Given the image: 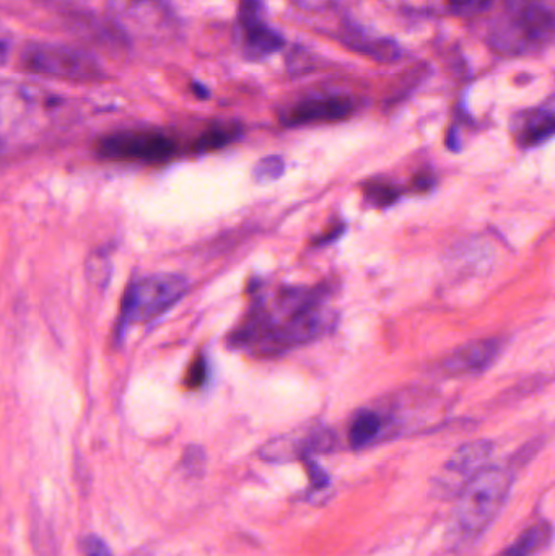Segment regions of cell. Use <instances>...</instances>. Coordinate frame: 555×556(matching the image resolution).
Returning a JSON list of instances; mask_svg holds the SVG:
<instances>
[{"label": "cell", "instance_id": "cell-1", "mask_svg": "<svg viewBox=\"0 0 555 556\" xmlns=\"http://www.w3.org/2000/svg\"><path fill=\"white\" fill-rule=\"evenodd\" d=\"M554 25L553 0H505L489 39L501 54L527 55L553 42Z\"/></svg>", "mask_w": 555, "mask_h": 556}, {"label": "cell", "instance_id": "cell-2", "mask_svg": "<svg viewBox=\"0 0 555 556\" xmlns=\"http://www.w3.org/2000/svg\"><path fill=\"white\" fill-rule=\"evenodd\" d=\"M514 476L504 467L484 466L466 483L459 496L458 521L468 535L482 534L497 518L510 495Z\"/></svg>", "mask_w": 555, "mask_h": 556}, {"label": "cell", "instance_id": "cell-3", "mask_svg": "<svg viewBox=\"0 0 555 556\" xmlns=\"http://www.w3.org/2000/svg\"><path fill=\"white\" fill-rule=\"evenodd\" d=\"M188 291V281L176 274H159L134 281L121 309L123 327L139 326L162 316Z\"/></svg>", "mask_w": 555, "mask_h": 556}, {"label": "cell", "instance_id": "cell-4", "mask_svg": "<svg viewBox=\"0 0 555 556\" xmlns=\"http://www.w3.org/2000/svg\"><path fill=\"white\" fill-rule=\"evenodd\" d=\"M23 68L42 77L71 81H93L103 77V68L87 52L71 46L35 42L20 58Z\"/></svg>", "mask_w": 555, "mask_h": 556}, {"label": "cell", "instance_id": "cell-5", "mask_svg": "<svg viewBox=\"0 0 555 556\" xmlns=\"http://www.w3.org/2000/svg\"><path fill=\"white\" fill-rule=\"evenodd\" d=\"M238 38L244 59L251 62L266 61L286 46L283 36L267 20L264 0H241Z\"/></svg>", "mask_w": 555, "mask_h": 556}, {"label": "cell", "instance_id": "cell-6", "mask_svg": "<svg viewBox=\"0 0 555 556\" xmlns=\"http://www.w3.org/2000/svg\"><path fill=\"white\" fill-rule=\"evenodd\" d=\"M492 450L494 446L491 441H471V443L463 444L443 466L439 480L436 482L437 495L450 496L462 492L468 480L485 466Z\"/></svg>", "mask_w": 555, "mask_h": 556}, {"label": "cell", "instance_id": "cell-7", "mask_svg": "<svg viewBox=\"0 0 555 556\" xmlns=\"http://www.w3.org/2000/svg\"><path fill=\"white\" fill-rule=\"evenodd\" d=\"M355 111V103L348 94H323L306 98L283 111L286 126H306L316 123H336L345 119Z\"/></svg>", "mask_w": 555, "mask_h": 556}, {"label": "cell", "instance_id": "cell-8", "mask_svg": "<svg viewBox=\"0 0 555 556\" xmlns=\"http://www.w3.org/2000/svg\"><path fill=\"white\" fill-rule=\"evenodd\" d=\"M175 152V143L162 134L130 132L108 139L104 153L119 159L165 160Z\"/></svg>", "mask_w": 555, "mask_h": 556}, {"label": "cell", "instance_id": "cell-9", "mask_svg": "<svg viewBox=\"0 0 555 556\" xmlns=\"http://www.w3.org/2000/svg\"><path fill=\"white\" fill-rule=\"evenodd\" d=\"M499 355H501V342L491 339L478 340L455 350L443 362V369L449 375H472V372L488 369Z\"/></svg>", "mask_w": 555, "mask_h": 556}, {"label": "cell", "instance_id": "cell-10", "mask_svg": "<svg viewBox=\"0 0 555 556\" xmlns=\"http://www.w3.org/2000/svg\"><path fill=\"white\" fill-rule=\"evenodd\" d=\"M512 127L521 147L531 149L547 142L554 134L553 103L518 113Z\"/></svg>", "mask_w": 555, "mask_h": 556}, {"label": "cell", "instance_id": "cell-11", "mask_svg": "<svg viewBox=\"0 0 555 556\" xmlns=\"http://www.w3.org/2000/svg\"><path fill=\"white\" fill-rule=\"evenodd\" d=\"M341 36L345 46L375 59V61L393 62L401 58V48L396 41L383 38V36L371 35L354 23H345Z\"/></svg>", "mask_w": 555, "mask_h": 556}, {"label": "cell", "instance_id": "cell-12", "mask_svg": "<svg viewBox=\"0 0 555 556\" xmlns=\"http://www.w3.org/2000/svg\"><path fill=\"white\" fill-rule=\"evenodd\" d=\"M553 542V526L541 521L524 532L510 547L504 548L497 556H537L550 547Z\"/></svg>", "mask_w": 555, "mask_h": 556}, {"label": "cell", "instance_id": "cell-13", "mask_svg": "<svg viewBox=\"0 0 555 556\" xmlns=\"http://www.w3.org/2000/svg\"><path fill=\"white\" fill-rule=\"evenodd\" d=\"M383 428L380 415L371 410H362L352 421L351 430H349V441L354 450H362L377 440Z\"/></svg>", "mask_w": 555, "mask_h": 556}, {"label": "cell", "instance_id": "cell-14", "mask_svg": "<svg viewBox=\"0 0 555 556\" xmlns=\"http://www.w3.org/2000/svg\"><path fill=\"white\" fill-rule=\"evenodd\" d=\"M286 172V162L282 156L269 155L256 163L253 168V179L260 185H267L279 179Z\"/></svg>", "mask_w": 555, "mask_h": 556}, {"label": "cell", "instance_id": "cell-15", "mask_svg": "<svg viewBox=\"0 0 555 556\" xmlns=\"http://www.w3.org/2000/svg\"><path fill=\"white\" fill-rule=\"evenodd\" d=\"M446 2H449L450 10L453 13L469 18V16L488 12L497 0H446Z\"/></svg>", "mask_w": 555, "mask_h": 556}, {"label": "cell", "instance_id": "cell-16", "mask_svg": "<svg viewBox=\"0 0 555 556\" xmlns=\"http://www.w3.org/2000/svg\"><path fill=\"white\" fill-rule=\"evenodd\" d=\"M231 140V132L228 130L215 129L211 130V132L205 134V136L201 137V140L198 142L199 150H214L220 149V147L227 146Z\"/></svg>", "mask_w": 555, "mask_h": 556}, {"label": "cell", "instance_id": "cell-17", "mask_svg": "<svg viewBox=\"0 0 555 556\" xmlns=\"http://www.w3.org/2000/svg\"><path fill=\"white\" fill-rule=\"evenodd\" d=\"M305 466L306 470H308L310 482H312V489L318 490V492H323V490L328 489L329 480L328 473L318 466L313 459H306L305 457Z\"/></svg>", "mask_w": 555, "mask_h": 556}, {"label": "cell", "instance_id": "cell-18", "mask_svg": "<svg viewBox=\"0 0 555 556\" xmlns=\"http://www.w3.org/2000/svg\"><path fill=\"white\" fill-rule=\"evenodd\" d=\"M400 192L396 189L390 188V186H371L368 189V199L374 202L375 205H390L391 202L396 201Z\"/></svg>", "mask_w": 555, "mask_h": 556}, {"label": "cell", "instance_id": "cell-19", "mask_svg": "<svg viewBox=\"0 0 555 556\" xmlns=\"http://www.w3.org/2000/svg\"><path fill=\"white\" fill-rule=\"evenodd\" d=\"M292 2L305 12H323L335 7L338 0H292Z\"/></svg>", "mask_w": 555, "mask_h": 556}, {"label": "cell", "instance_id": "cell-20", "mask_svg": "<svg viewBox=\"0 0 555 556\" xmlns=\"http://www.w3.org/2000/svg\"><path fill=\"white\" fill-rule=\"evenodd\" d=\"M84 552L85 556H113L110 547L98 538H88L85 541Z\"/></svg>", "mask_w": 555, "mask_h": 556}, {"label": "cell", "instance_id": "cell-21", "mask_svg": "<svg viewBox=\"0 0 555 556\" xmlns=\"http://www.w3.org/2000/svg\"><path fill=\"white\" fill-rule=\"evenodd\" d=\"M12 33L0 22V65L5 64L7 59H9L10 52H12Z\"/></svg>", "mask_w": 555, "mask_h": 556}]
</instances>
